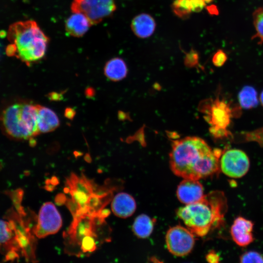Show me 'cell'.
<instances>
[{
  "label": "cell",
  "instance_id": "obj_1",
  "mask_svg": "<svg viewBox=\"0 0 263 263\" xmlns=\"http://www.w3.org/2000/svg\"><path fill=\"white\" fill-rule=\"evenodd\" d=\"M222 153L220 150H212L202 138L187 137L173 142L170 167L176 176L199 180L218 173Z\"/></svg>",
  "mask_w": 263,
  "mask_h": 263
},
{
  "label": "cell",
  "instance_id": "obj_2",
  "mask_svg": "<svg viewBox=\"0 0 263 263\" xmlns=\"http://www.w3.org/2000/svg\"><path fill=\"white\" fill-rule=\"evenodd\" d=\"M227 209L224 193L215 190L197 202L180 207L176 214L195 236L203 237L224 224Z\"/></svg>",
  "mask_w": 263,
  "mask_h": 263
},
{
  "label": "cell",
  "instance_id": "obj_3",
  "mask_svg": "<svg viewBox=\"0 0 263 263\" xmlns=\"http://www.w3.org/2000/svg\"><path fill=\"white\" fill-rule=\"evenodd\" d=\"M7 38L15 48L14 56L29 66L44 57L49 41V38L32 20L11 25Z\"/></svg>",
  "mask_w": 263,
  "mask_h": 263
},
{
  "label": "cell",
  "instance_id": "obj_4",
  "mask_svg": "<svg viewBox=\"0 0 263 263\" xmlns=\"http://www.w3.org/2000/svg\"><path fill=\"white\" fill-rule=\"evenodd\" d=\"M38 105L14 101L6 105L0 113L2 130L10 138L27 140L39 133L38 128Z\"/></svg>",
  "mask_w": 263,
  "mask_h": 263
},
{
  "label": "cell",
  "instance_id": "obj_5",
  "mask_svg": "<svg viewBox=\"0 0 263 263\" xmlns=\"http://www.w3.org/2000/svg\"><path fill=\"white\" fill-rule=\"evenodd\" d=\"M71 9L85 15L93 25L111 16L116 5L114 0H73Z\"/></svg>",
  "mask_w": 263,
  "mask_h": 263
},
{
  "label": "cell",
  "instance_id": "obj_6",
  "mask_svg": "<svg viewBox=\"0 0 263 263\" xmlns=\"http://www.w3.org/2000/svg\"><path fill=\"white\" fill-rule=\"evenodd\" d=\"M195 235L187 227L176 225L170 227L166 235V244L168 250L177 257L188 255L195 244Z\"/></svg>",
  "mask_w": 263,
  "mask_h": 263
},
{
  "label": "cell",
  "instance_id": "obj_7",
  "mask_svg": "<svg viewBox=\"0 0 263 263\" xmlns=\"http://www.w3.org/2000/svg\"><path fill=\"white\" fill-rule=\"evenodd\" d=\"M249 158L243 150L232 149L222 152L220 159V168L226 176L233 178H241L248 172Z\"/></svg>",
  "mask_w": 263,
  "mask_h": 263
},
{
  "label": "cell",
  "instance_id": "obj_8",
  "mask_svg": "<svg viewBox=\"0 0 263 263\" xmlns=\"http://www.w3.org/2000/svg\"><path fill=\"white\" fill-rule=\"evenodd\" d=\"M61 225L62 219L56 207L51 202H46L40 208L33 231L37 237L42 238L56 233Z\"/></svg>",
  "mask_w": 263,
  "mask_h": 263
},
{
  "label": "cell",
  "instance_id": "obj_9",
  "mask_svg": "<svg viewBox=\"0 0 263 263\" xmlns=\"http://www.w3.org/2000/svg\"><path fill=\"white\" fill-rule=\"evenodd\" d=\"M207 114L208 115L206 117L211 125V133L216 137L226 134V128L230 124L231 118V111L228 105L224 101L217 99Z\"/></svg>",
  "mask_w": 263,
  "mask_h": 263
},
{
  "label": "cell",
  "instance_id": "obj_10",
  "mask_svg": "<svg viewBox=\"0 0 263 263\" xmlns=\"http://www.w3.org/2000/svg\"><path fill=\"white\" fill-rule=\"evenodd\" d=\"M176 195L178 199L186 205L199 201L205 195L203 187L199 180L188 179H184L178 185Z\"/></svg>",
  "mask_w": 263,
  "mask_h": 263
},
{
  "label": "cell",
  "instance_id": "obj_11",
  "mask_svg": "<svg viewBox=\"0 0 263 263\" xmlns=\"http://www.w3.org/2000/svg\"><path fill=\"white\" fill-rule=\"evenodd\" d=\"M253 225L250 220L241 216L236 218L230 228V234L234 242L241 246H245L252 243Z\"/></svg>",
  "mask_w": 263,
  "mask_h": 263
},
{
  "label": "cell",
  "instance_id": "obj_12",
  "mask_svg": "<svg viewBox=\"0 0 263 263\" xmlns=\"http://www.w3.org/2000/svg\"><path fill=\"white\" fill-rule=\"evenodd\" d=\"M112 210L117 217L126 218L132 216L136 208L134 199L131 195L121 192L113 199Z\"/></svg>",
  "mask_w": 263,
  "mask_h": 263
},
{
  "label": "cell",
  "instance_id": "obj_13",
  "mask_svg": "<svg viewBox=\"0 0 263 263\" xmlns=\"http://www.w3.org/2000/svg\"><path fill=\"white\" fill-rule=\"evenodd\" d=\"M131 27L136 36L145 38L153 34L156 28V22L150 15L141 13L132 19Z\"/></svg>",
  "mask_w": 263,
  "mask_h": 263
},
{
  "label": "cell",
  "instance_id": "obj_14",
  "mask_svg": "<svg viewBox=\"0 0 263 263\" xmlns=\"http://www.w3.org/2000/svg\"><path fill=\"white\" fill-rule=\"evenodd\" d=\"M73 13L65 21V30L69 36L80 38L87 32L92 24L83 14Z\"/></svg>",
  "mask_w": 263,
  "mask_h": 263
},
{
  "label": "cell",
  "instance_id": "obj_15",
  "mask_svg": "<svg viewBox=\"0 0 263 263\" xmlns=\"http://www.w3.org/2000/svg\"><path fill=\"white\" fill-rule=\"evenodd\" d=\"M59 125V120L56 113L51 109L39 105L38 113V128L39 132H52Z\"/></svg>",
  "mask_w": 263,
  "mask_h": 263
},
{
  "label": "cell",
  "instance_id": "obj_16",
  "mask_svg": "<svg viewBox=\"0 0 263 263\" xmlns=\"http://www.w3.org/2000/svg\"><path fill=\"white\" fill-rule=\"evenodd\" d=\"M104 73L109 79L117 81L124 79L128 73V68L124 60L120 57H114L106 63Z\"/></svg>",
  "mask_w": 263,
  "mask_h": 263
},
{
  "label": "cell",
  "instance_id": "obj_17",
  "mask_svg": "<svg viewBox=\"0 0 263 263\" xmlns=\"http://www.w3.org/2000/svg\"><path fill=\"white\" fill-rule=\"evenodd\" d=\"M155 220L146 214H141L134 220L132 229L135 236L141 239L148 238L153 231Z\"/></svg>",
  "mask_w": 263,
  "mask_h": 263
},
{
  "label": "cell",
  "instance_id": "obj_18",
  "mask_svg": "<svg viewBox=\"0 0 263 263\" xmlns=\"http://www.w3.org/2000/svg\"><path fill=\"white\" fill-rule=\"evenodd\" d=\"M238 99L240 106L246 109L255 107L258 103L256 91L253 87L249 86L244 87L240 91Z\"/></svg>",
  "mask_w": 263,
  "mask_h": 263
},
{
  "label": "cell",
  "instance_id": "obj_19",
  "mask_svg": "<svg viewBox=\"0 0 263 263\" xmlns=\"http://www.w3.org/2000/svg\"><path fill=\"white\" fill-rule=\"evenodd\" d=\"M15 222L11 219L8 222L0 220V245L6 244L15 236Z\"/></svg>",
  "mask_w": 263,
  "mask_h": 263
},
{
  "label": "cell",
  "instance_id": "obj_20",
  "mask_svg": "<svg viewBox=\"0 0 263 263\" xmlns=\"http://www.w3.org/2000/svg\"><path fill=\"white\" fill-rule=\"evenodd\" d=\"M171 9L173 13L182 19H188L192 12L190 0H173Z\"/></svg>",
  "mask_w": 263,
  "mask_h": 263
},
{
  "label": "cell",
  "instance_id": "obj_21",
  "mask_svg": "<svg viewBox=\"0 0 263 263\" xmlns=\"http://www.w3.org/2000/svg\"><path fill=\"white\" fill-rule=\"evenodd\" d=\"M256 34L252 38H258L260 43H263V6L256 9L252 14Z\"/></svg>",
  "mask_w": 263,
  "mask_h": 263
},
{
  "label": "cell",
  "instance_id": "obj_22",
  "mask_svg": "<svg viewBox=\"0 0 263 263\" xmlns=\"http://www.w3.org/2000/svg\"><path fill=\"white\" fill-rule=\"evenodd\" d=\"M97 239L96 238L91 236L84 237L81 242L79 257L84 253H90L94 251L97 248V242L98 241Z\"/></svg>",
  "mask_w": 263,
  "mask_h": 263
},
{
  "label": "cell",
  "instance_id": "obj_23",
  "mask_svg": "<svg viewBox=\"0 0 263 263\" xmlns=\"http://www.w3.org/2000/svg\"><path fill=\"white\" fill-rule=\"evenodd\" d=\"M240 259L241 263H263V256L255 251L244 252L240 256Z\"/></svg>",
  "mask_w": 263,
  "mask_h": 263
},
{
  "label": "cell",
  "instance_id": "obj_24",
  "mask_svg": "<svg viewBox=\"0 0 263 263\" xmlns=\"http://www.w3.org/2000/svg\"><path fill=\"white\" fill-rule=\"evenodd\" d=\"M227 56L222 49L217 50L212 57V63L216 67L222 66L226 61Z\"/></svg>",
  "mask_w": 263,
  "mask_h": 263
},
{
  "label": "cell",
  "instance_id": "obj_25",
  "mask_svg": "<svg viewBox=\"0 0 263 263\" xmlns=\"http://www.w3.org/2000/svg\"><path fill=\"white\" fill-rule=\"evenodd\" d=\"M198 53L195 50L192 49L185 56V64L188 67H192L198 64Z\"/></svg>",
  "mask_w": 263,
  "mask_h": 263
},
{
  "label": "cell",
  "instance_id": "obj_26",
  "mask_svg": "<svg viewBox=\"0 0 263 263\" xmlns=\"http://www.w3.org/2000/svg\"><path fill=\"white\" fill-rule=\"evenodd\" d=\"M192 12L198 13L205 7L206 3L204 0H190Z\"/></svg>",
  "mask_w": 263,
  "mask_h": 263
},
{
  "label": "cell",
  "instance_id": "obj_27",
  "mask_svg": "<svg viewBox=\"0 0 263 263\" xmlns=\"http://www.w3.org/2000/svg\"><path fill=\"white\" fill-rule=\"evenodd\" d=\"M206 260L209 263H218L220 260V256L213 251H209L206 257Z\"/></svg>",
  "mask_w": 263,
  "mask_h": 263
},
{
  "label": "cell",
  "instance_id": "obj_28",
  "mask_svg": "<svg viewBox=\"0 0 263 263\" xmlns=\"http://www.w3.org/2000/svg\"><path fill=\"white\" fill-rule=\"evenodd\" d=\"M67 198L64 194L60 193L56 195L55 198L56 203L59 206H61L65 204L67 200Z\"/></svg>",
  "mask_w": 263,
  "mask_h": 263
},
{
  "label": "cell",
  "instance_id": "obj_29",
  "mask_svg": "<svg viewBox=\"0 0 263 263\" xmlns=\"http://www.w3.org/2000/svg\"><path fill=\"white\" fill-rule=\"evenodd\" d=\"M206 8L208 14L211 15H217L219 14L218 9L215 5L212 4L208 5Z\"/></svg>",
  "mask_w": 263,
  "mask_h": 263
},
{
  "label": "cell",
  "instance_id": "obj_30",
  "mask_svg": "<svg viewBox=\"0 0 263 263\" xmlns=\"http://www.w3.org/2000/svg\"><path fill=\"white\" fill-rule=\"evenodd\" d=\"M111 213V211L108 209L103 208L100 211H99L96 215V217L100 218L105 219L109 216Z\"/></svg>",
  "mask_w": 263,
  "mask_h": 263
},
{
  "label": "cell",
  "instance_id": "obj_31",
  "mask_svg": "<svg viewBox=\"0 0 263 263\" xmlns=\"http://www.w3.org/2000/svg\"><path fill=\"white\" fill-rule=\"evenodd\" d=\"M75 114V112L72 108H68L65 112V115L69 119H72L74 117Z\"/></svg>",
  "mask_w": 263,
  "mask_h": 263
},
{
  "label": "cell",
  "instance_id": "obj_32",
  "mask_svg": "<svg viewBox=\"0 0 263 263\" xmlns=\"http://www.w3.org/2000/svg\"><path fill=\"white\" fill-rule=\"evenodd\" d=\"M55 186L53 185L50 183L49 179L46 180L45 188L46 190L52 191L55 189Z\"/></svg>",
  "mask_w": 263,
  "mask_h": 263
},
{
  "label": "cell",
  "instance_id": "obj_33",
  "mask_svg": "<svg viewBox=\"0 0 263 263\" xmlns=\"http://www.w3.org/2000/svg\"><path fill=\"white\" fill-rule=\"evenodd\" d=\"M61 95H60V94H58L56 93H52L49 94L50 98L52 100H57L58 99H61Z\"/></svg>",
  "mask_w": 263,
  "mask_h": 263
},
{
  "label": "cell",
  "instance_id": "obj_34",
  "mask_svg": "<svg viewBox=\"0 0 263 263\" xmlns=\"http://www.w3.org/2000/svg\"><path fill=\"white\" fill-rule=\"evenodd\" d=\"M49 179L50 183L55 186H56L59 183L58 179L56 176H53L51 179Z\"/></svg>",
  "mask_w": 263,
  "mask_h": 263
},
{
  "label": "cell",
  "instance_id": "obj_35",
  "mask_svg": "<svg viewBox=\"0 0 263 263\" xmlns=\"http://www.w3.org/2000/svg\"><path fill=\"white\" fill-rule=\"evenodd\" d=\"M260 101H261L262 105L263 106V91L261 93L260 97Z\"/></svg>",
  "mask_w": 263,
  "mask_h": 263
},
{
  "label": "cell",
  "instance_id": "obj_36",
  "mask_svg": "<svg viewBox=\"0 0 263 263\" xmlns=\"http://www.w3.org/2000/svg\"><path fill=\"white\" fill-rule=\"evenodd\" d=\"M205 1V2H206V3H211L212 2H213L214 0H204Z\"/></svg>",
  "mask_w": 263,
  "mask_h": 263
}]
</instances>
